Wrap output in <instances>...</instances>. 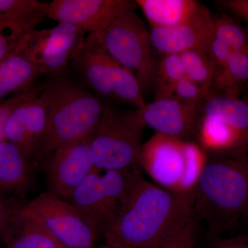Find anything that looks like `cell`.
<instances>
[{
    "mask_svg": "<svg viewBox=\"0 0 248 248\" xmlns=\"http://www.w3.org/2000/svg\"><path fill=\"white\" fill-rule=\"evenodd\" d=\"M113 58L103 45L100 32L85 37L72 60L73 71L81 84L98 95L114 99L111 86Z\"/></svg>",
    "mask_w": 248,
    "mask_h": 248,
    "instance_id": "2e32d148",
    "label": "cell"
},
{
    "mask_svg": "<svg viewBox=\"0 0 248 248\" xmlns=\"http://www.w3.org/2000/svg\"><path fill=\"white\" fill-rule=\"evenodd\" d=\"M150 35L153 48L161 55L193 50L210 52L215 39L213 16L202 4L185 22L172 27L151 28Z\"/></svg>",
    "mask_w": 248,
    "mask_h": 248,
    "instance_id": "7c38bea8",
    "label": "cell"
},
{
    "mask_svg": "<svg viewBox=\"0 0 248 248\" xmlns=\"http://www.w3.org/2000/svg\"><path fill=\"white\" fill-rule=\"evenodd\" d=\"M48 98L42 89L38 95L24 101L5 125V138L19 148L27 160L35 157L46 126Z\"/></svg>",
    "mask_w": 248,
    "mask_h": 248,
    "instance_id": "5bb4252c",
    "label": "cell"
},
{
    "mask_svg": "<svg viewBox=\"0 0 248 248\" xmlns=\"http://www.w3.org/2000/svg\"><path fill=\"white\" fill-rule=\"evenodd\" d=\"M42 91V86H33L27 91L13 94L11 97L0 103V142L6 140L4 133L5 125L15 109L24 101L38 95Z\"/></svg>",
    "mask_w": 248,
    "mask_h": 248,
    "instance_id": "83f0119b",
    "label": "cell"
},
{
    "mask_svg": "<svg viewBox=\"0 0 248 248\" xmlns=\"http://www.w3.org/2000/svg\"><path fill=\"white\" fill-rule=\"evenodd\" d=\"M90 136L61 147L50 156V192L68 201L77 187L94 170Z\"/></svg>",
    "mask_w": 248,
    "mask_h": 248,
    "instance_id": "4fadbf2b",
    "label": "cell"
},
{
    "mask_svg": "<svg viewBox=\"0 0 248 248\" xmlns=\"http://www.w3.org/2000/svg\"><path fill=\"white\" fill-rule=\"evenodd\" d=\"M203 248H248V233L228 238L217 236Z\"/></svg>",
    "mask_w": 248,
    "mask_h": 248,
    "instance_id": "836d02e7",
    "label": "cell"
},
{
    "mask_svg": "<svg viewBox=\"0 0 248 248\" xmlns=\"http://www.w3.org/2000/svg\"><path fill=\"white\" fill-rule=\"evenodd\" d=\"M151 28L174 27L194 16L201 6L195 0H136Z\"/></svg>",
    "mask_w": 248,
    "mask_h": 248,
    "instance_id": "ac0fdd59",
    "label": "cell"
},
{
    "mask_svg": "<svg viewBox=\"0 0 248 248\" xmlns=\"http://www.w3.org/2000/svg\"><path fill=\"white\" fill-rule=\"evenodd\" d=\"M48 98L46 126L35 157L91 135L105 107L97 94L62 75L50 76L42 86Z\"/></svg>",
    "mask_w": 248,
    "mask_h": 248,
    "instance_id": "3957f363",
    "label": "cell"
},
{
    "mask_svg": "<svg viewBox=\"0 0 248 248\" xmlns=\"http://www.w3.org/2000/svg\"><path fill=\"white\" fill-rule=\"evenodd\" d=\"M215 37L234 52H248V27L239 25L226 14L213 16Z\"/></svg>",
    "mask_w": 248,
    "mask_h": 248,
    "instance_id": "484cf974",
    "label": "cell"
},
{
    "mask_svg": "<svg viewBox=\"0 0 248 248\" xmlns=\"http://www.w3.org/2000/svg\"><path fill=\"white\" fill-rule=\"evenodd\" d=\"M146 125L140 111L105 107L90 136L94 168L100 171L138 167Z\"/></svg>",
    "mask_w": 248,
    "mask_h": 248,
    "instance_id": "52a82bcc",
    "label": "cell"
},
{
    "mask_svg": "<svg viewBox=\"0 0 248 248\" xmlns=\"http://www.w3.org/2000/svg\"><path fill=\"white\" fill-rule=\"evenodd\" d=\"M202 103L182 102L164 98L155 99L139 110L145 125L156 133L192 141L195 138Z\"/></svg>",
    "mask_w": 248,
    "mask_h": 248,
    "instance_id": "9a60e30c",
    "label": "cell"
},
{
    "mask_svg": "<svg viewBox=\"0 0 248 248\" xmlns=\"http://www.w3.org/2000/svg\"><path fill=\"white\" fill-rule=\"evenodd\" d=\"M234 53L231 47L215 37L210 47V53L216 66V71L226 66Z\"/></svg>",
    "mask_w": 248,
    "mask_h": 248,
    "instance_id": "1f68e13d",
    "label": "cell"
},
{
    "mask_svg": "<svg viewBox=\"0 0 248 248\" xmlns=\"http://www.w3.org/2000/svg\"><path fill=\"white\" fill-rule=\"evenodd\" d=\"M40 221L65 248H94L97 235L69 202L44 192L19 210Z\"/></svg>",
    "mask_w": 248,
    "mask_h": 248,
    "instance_id": "9c48e42d",
    "label": "cell"
},
{
    "mask_svg": "<svg viewBox=\"0 0 248 248\" xmlns=\"http://www.w3.org/2000/svg\"><path fill=\"white\" fill-rule=\"evenodd\" d=\"M197 228L195 218H192L179 232L159 248H196Z\"/></svg>",
    "mask_w": 248,
    "mask_h": 248,
    "instance_id": "4dcf8cb0",
    "label": "cell"
},
{
    "mask_svg": "<svg viewBox=\"0 0 248 248\" xmlns=\"http://www.w3.org/2000/svg\"><path fill=\"white\" fill-rule=\"evenodd\" d=\"M27 28L0 14V62L4 60L27 32Z\"/></svg>",
    "mask_w": 248,
    "mask_h": 248,
    "instance_id": "4316f807",
    "label": "cell"
},
{
    "mask_svg": "<svg viewBox=\"0 0 248 248\" xmlns=\"http://www.w3.org/2000/svg\"><path fill=\"white\" fill-rule=\"evenodd\" d=\"M208 95L200 85L184 76L176 84L172 98L182 102L200 104Z\"/></svg>",
    "mask_w": 248,
    "mask_h": 248,
    "instance_id": "f1b7e54d",
    "label": "cell"
},
{
    "mask_svg": "<svg viewBox=\"0 0 248 248\" xmlns=\"http://www.w3.org/2000/svg\"><path fill=\"white\" fill-rule=\"evenodd\" d=\"M136 7L131 0H53L48 3L47 17L92 33L107 30L122 15Z\"/></svg>",
    "mask_w": 248,
    "mask_h": 248,
    "instance_id": "30bf717a",
    "label": "cell"
},
{
    "mask_svg": "<svg viewBox=\"0 0 248 248\" xmlns=\"http://www.w3.org/2000/svg\"><path fill=\"white\" fill-rule=\"evenodd\" d=\"M141 174L138 167L115 171L94 169L68 202L97 236H104L123 213Z\"/></svg>",
    "mask_w": 248,
    "mask_h": 248,
    "instance_id": "8992f818",
    "label": "cell"
},
{
    "mask_svg": "<svg viewBox=\"0 0 248 248\" xmlns=\"http://www.w3.org/2000/svg\"><path fill=\"white\" fill-rule=\"evenodd\" d=\"M111 86L114 99L126 103L137 110H141L146 107L143 91L136 77L114 59Z\"/></svg>",
    "mask_w": 248,
    "mask_h": 248,
    "instance_id": "7402d4cb",
    "label": "cell"
},
{
    "mask_svg": "<svg viewBox=\"0 0 248 248\" xmlns=\"http://www.w3.org/2000/svg\"><path fill=\"white\" fill-rule=\"evenodd\" d=\"M99 248H111L109 247V246H107V245L104 244V246H102V247H100Z\"/></svg>",
    "mask_w": 248,
    "mask_h": 248,
    "instance_id": "d590c367",
    "label": "cell"
},
{
    "mask_svg": "<svg viewBox=\"0 0 248 248\" xmlns=\"http://www.w3.org/2000/svg\"><path fill=\"white\" fill-rule=\"evenodd\" d=\"M179 55L186 78L200 85L207 94H210L216 72L210 52L188 50Z\"/></svg>",
    "mask_w": 248,
    "mask_h": 248,
    "instance_id": "cb8c5ba5",
    "label": "cell"
},
{
    "mask_svg": "<svg viewBox=\"0 0 248 248\" xmlns=\"http://www.w3.org/2000/svg\"><path fill=\"white\" fill-rule=\"evenodd\" d=\"M48 3L37 0H0V14L29 31L47 17Z\"/></svg>",
    "mask_w": 248,
    "mask_h": 248,
    "instance_id": "603a6c76",
    "label": "cell"
},
{
    "mask_svg": "<svg viewBox=\"0 0 248 248\" xmlns=\"http://www.w3.org/2000/svg\"><path fill=\"white\" fill-rule=\"evenodd\" d=\"M17 226L5 242L7 248H65L40 221L19 212Z\"/></svg>",
    "mask_w": 248,
    "mask_h": 248,
    "instance_id": "44dd1931",
    "label": "cell"
},
{
    "mask_svg": "<svg viewBox=\"0 0 248 248\" xmlns=\"http://www.w3.org/2000/svg\"><path fill=\"white\" fill-rule=\"evenodd\" d=\"M248 208V153L209 156L196 187L193 211L211 239L231 231Z\"/></svg>",
    "mask_w": 248,
    "mask_h": 248,
    "instance_id": "7a4b0ae2",
    "label": "cell"
},
{
    "mask_svg": "<svg viewBox=\"0 0 248 248\" xmlns=\"http://www.w3.org/2000/svg\"><path fill=\"white\" fill-rule=\"evenodd\" d=\"M240 221H242L243 224L244 225L245 228H246V232L245 233H248V208L243 215V216L241 217Z\"/></svg>",
    "mask_w": 248,
    "mask_h": 248,
    "instance_id": "e575fe53",
    "label": "cell"
},
{
    "mask_svg": "<svg viewBox=\"0 0 248 248\" xmlns=\"http://www.w3.org/2000/svg\"><path fill=\"white\" fill-rule=\"evenodd\" d=\"M184 76L180 55H162L158 62L153 81L155 99L172 98L176 84Z\"/></svg>",
    "mask_w": 248,
    "mask_h": 248,
    "instance_id": "d4e9b609",
    "label": "cell"
},
{
    "mask_svg": "<svg viewBox=\"0 0 248 248\" xmlns=\"http://www.w3.org/2000/svg\"><path fill=\"white\" fill-rule=\"evenodd\" d=\"M85 34L79 27L66 23L31 31V46L42 76L63 74L82 45Z\"/></svg>",
    "mask_w": 248,
    "mask_h": 248,
    "instance_id": "8fae6325",
    "label": "cell"
},
{
    "mask_svg": "<svg viewBox=\"0 0 248 248\" xmlns=\"http://www.w3.org/2000/svg\"><path fill=\"white\" fill-rule=\"evenodd\" d=\"M194 197L172 193L140 174L123 213L104 237L111 248H159L193 218Z\"/></svg>",
    "mask_w": 248,
    "mask_h": 248,
    "instance_id": "6da1fadb",
    "label": "cell"
},
{
    "mask_svg": "<svg viewBox=\"0 0 248 248\" xmlns=\"http://www.w3.org/2000/svg\"><path fill=\"white\" fill-rule=\"evenodd\" d=\"M216 3L228 14L241 19L248 27V0H223Z\"/></svg>",
    "mask_w": 248,
    "mask_h": 248,
    "instance_id": "d6a6232c",
    "label": "cell"
},
{
    "mask_svg": "<svg viewBox=\"0 0 248 248\" xmlns=\"http://www.w3.org/2000/svg\"><path fill=\"white\" fill-rule=\"evenodd\" d=\"M30 32L0 62V99L31 89L42 76L31 46Z\"/></svg>",
    "mask_w": 248,
    "mask_h": 248,
    "instance_id": "e0dca14e",
    "label": "cell"
},
{
    "mask_svg": "<svg viewBox=\"0 0 248 248\" xmlns=\"http://www.w3.org/2000/svg\"><path fill=\"white\" fill-rule=\"evenodd\" d=\"M195 142L208 155L248 153V97L210 92L200 108Z\"/></svg>",
    "mask_w": 248,
    "mask_h": 248,
    "instance_id": "5b68a950",
    "label": "cell"
},
{
    "mask_svg": "<svg viewBox=\"0 0 248 248\" xmlns=\"http://www.w3.org/2000/svg\"><path fill=\"white\" fill-rule=\"evenodd\" d=\"M248 82V53L235 52L226 66L215 72L212 92L240 97L245 84Z\"/></svg>",
    "mask_w": 248,
    "mask_h": 248,
    "instance_id": "ffe728a7",
    "label": "cell"
},
{
    "mask_svg": "<svg viewBox=\"0 0 248 248\" xmlns=\"http://www.w3.org/2000/svg\"><path fill=\"white\" fill-rule=\"evenodd\" d=\"M19 210H15L0 192V239L4 243L11 237L17 225Z\"/></svg>",
    "mask_w": 248,
    "mask_h": 248,
    "instance_id": "f546056e",
    "label": "cell"
},
{
    "mask_svg": "<svg viewBox=\"0 0 248 248\" xmlns=\"http://www.w3.org/2000/svg\"><path fill=\"white\" fill-rule=\"evenodd\" d=\"M208 155L195 141L155 133L141 147L139 166L172 193L194 197Z\"/></svg>",
    "mask_w": 248,
    "mask_h": 248,
    "instance_id": "277c9868",
    "label": "cell"
},
{
    "mask_svg": "<svg viewBox=\"0 0 248 248\" xmlns=\"http://www.w3.org/2000/svg\"><path fill=\"white\" fill-rule=\"evenodd\" d=\"M27 159L16 145L0 142V192L22 190L27 186Z\"/></svg>",
    "mask_w": 248,
    "mask_h": 248,
    "instance_id": "d6986e66",
    "label": "cell"
},
{
    "mask_svg": "<svg viewBox=\"0 0 248 248\" xmlns=\"http://www.w3.org/2000/svg\"><path fill=\"white\" fill-rule=\"evenodd\" d=\"M101 37L107 53L135 75L143 91L153 87L159 60L150 31L135 11L122 15Z\"/></svg>",
    "mask_w": 248,
    "mask_h": 248,
    "instance_id": "ba28073f",
    "label": "cell"
}]
</instances>
